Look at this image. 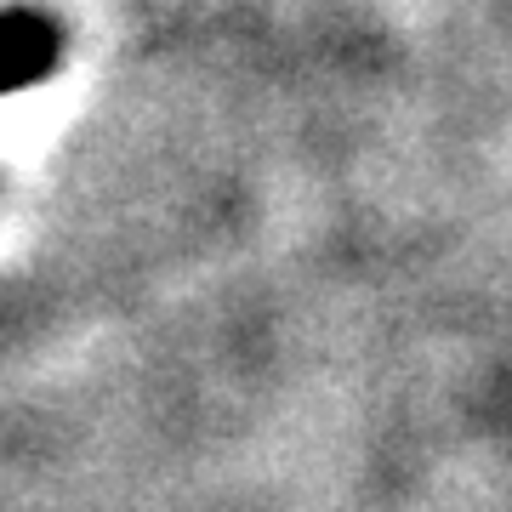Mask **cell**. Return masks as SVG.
I'll use <instances>...</instances> for the list:
<instances>
[{
  "mask_svg": "<svg viewBox=\"0 0 512 512\" xmlns=\"http://www.w3.org/2000/svg\"><path fill=\"white\" fill-rule=\"evenodd\" d=\"M63 57V29L46 6H0V97L52 80Z\"/></svg>",
  "mask_w": 512,
  "mask_h": 512,
  "instance_id": "obj_1",
  "label": "cell"
}]
</instances>
